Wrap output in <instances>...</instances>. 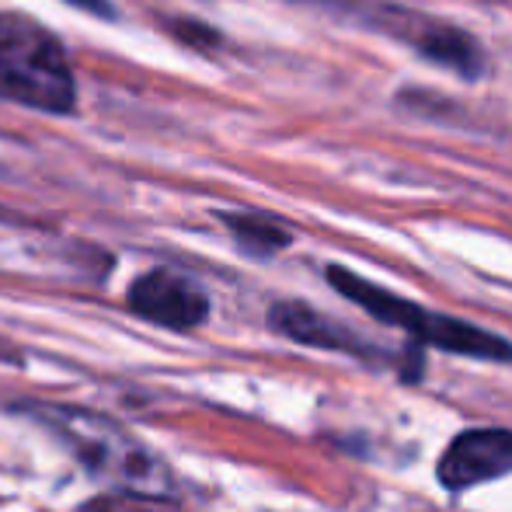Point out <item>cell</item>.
Segmentation results:
<instances>
[{
  "instance_id": "obj_1",
  "label": "cell",
  "mask_w": 512,
  "mask_h": 512,
  "mask_svg": "<svg viewBox=\"0 0 512 512\" xmlns=\"http://www.w3.org/2000/svg\"><path fill=\"white\" fill-rule=\"evenodd\" d=\"M0 102L46 115L77 108V77L60 35L28 14L0 11Z\"/></svg>"
},
{
  "instance_id": "obj_2",
  "label": "cell",
  "mask_w": 512,
  "mask_h": 512,
  "mask_svg": "<svg viewBox=\"0 0 512 512\" xmlns=\"http://www.w3.org/2000/svg\"><path fill=\"white\" fill-rule=\"evenodd\" d=\"M39 415L74 446V453L91 471L102 474L105 481H112L126 495L161 499V495H168L175 488L168 464L150 446H143L136 436H129L112 418L88 408H67V405L39 408Z\"/></svg>"
},
{
  "instance_id": "obj_3",
  "label": "cell",
  "mask_w": 512,
  "mask_h": 512,
  "mask_svg": "<svg viewBox=\"0 0 512 512\" xmlns=\"http://www.w3.org/2000/svg\"><path fill=\"white\" fill-rule=\"evenodd\" d=\"M328 283L335 286L345 300L370 310L377 321L391 324V328L408 331V335L418 338L422 345L453 352V356L488 359V363H512L509 338L492 335V331L478 328V324H467V321H457V317L436 314V310L415 307L411 300L394 297L384 286L370 283V279L356 276V272L342 269V265H328Z\"/></svg>"
},
{
  "instance_id": "obj_4",
  "label": "cell",
  "mask_w": 512,
  "mask_h": 512,
  "mask_svg": "<svg viewBox=\"0 0 512 512\" xmlns=\"http://www.w3.org/2000/svg\"><path fill=\"white\" fill-rule=\"evenodd\" d=\"M126 304L136 317L171 331H189L209 317V297L196 279L175 269H150L133 279Z\"/></svg>"
},
{
  "instance_id": "obj_5",
  "label": "cell",
  "mask_w": 512,
  "mask_h": 512,
  "mask_svg": "<svg viewBox=\"0 0 512 512\" xmlns=\"http://www.w3.org/2000/svg\"><path fill=\"white\" fill-rule=\"evenodd\" d=\"M439 485L446 492H467L485 481L512 474V432L509 429H467L439 457Z\"/></svg>"
},
{
  "instance_id": "obj_6",
  "label": "cell",
  "mask_w": 512,
  "mask_h": 512,
  "mask_svg": "<svg viewBox=\"0 0 512 512\" xmlns=\"http://www.w3.org/2000/svg\"><path fill=\"white\" fill-rule=\"evenodd\" d=\"M401 35H405L425 60L457 70L467 81H474L485 70L481 46L457 25H443V21H432V18H408V25H401Z\"/></svg>"
},
{
  "instance_id": "obj_7",
  "label": "cell",
  "mask_w": 512,
  "mask_h": 512,
  "mask_svg": "<svg viewBox=\"0 0 512 512\" xmlns=\"http://www.w3.org/2000/svg\"><path fill=\"white\" fill-rule=\"evenodd\" d=\"M269 324L279 335L293 338L300 345H317V349H356V335L342 328L338 321L324 317L321 310L297 304V300H283L269 310Z\"/></svg>"
},
{
  "instance_id": "obj_8",
  "label": "cell",
  "mask_w": 512,
  "mask_h": 512,
  "mask_svg": "<svg viewBox=\"0 0 512 512\" xmlns=\"http://www.w3.org/2000/svg\"><path fill=\"white\" fill-rule=\"evenodd\" d=\"M220 220L227 223V230L234 234V241L255 258H269V255H276V251H283V248H290V244H293V234L283 227V223L272 220V216H262V213H220Z\"/></svg>"
},
{
  "instance_id": "obj_9",
  "label": "cell",
  "mask_w": 512,
  "mask_h": 512,
  "mask_svg": "<svg viewBox=\"0 0 512 512\" xmlns=\"http://www.w3.org/2000/svg\"><path fill=\"white\" fill-rule=\"evenodd\" d=\"M171 32H175L182 42H206V46L220 42V35H216L213 28L199 25V21H178V25H171Z\"/></svg>"
},
{
  "instance_id": "obj_10",
  "label": "cell",
  "mask_w": 512,
  "mask_h": 512,
  "mask_svg": "<svg viewBox=\"0 0 512 512\" xmlns=\"http://www.w3.org/2000/svg\"><path fill=\"white\" fill-rule=\"evenodd\" d=\"M63 4L77 7V11H84V14H95V18H108V21L119 18L112 0H63Z\"/></svg>"
}]
</instances>
